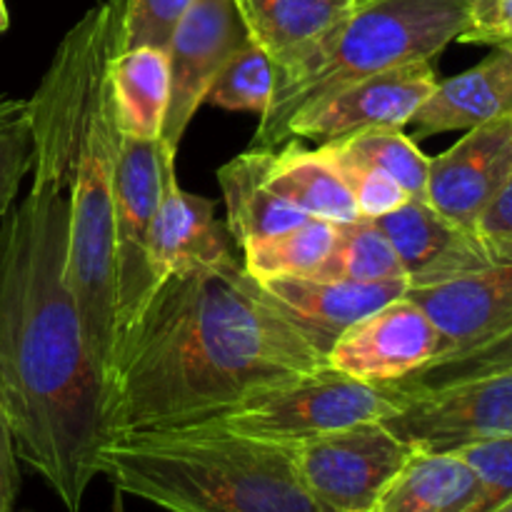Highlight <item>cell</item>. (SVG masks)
Segmentation results:
<instances>
[{
  "mask_svg": "<svg viewBox=\"0 0 512 512\" xmlns=\"http://www.w3.org/2000/svg\"><path fill=\"white\" fill-rule=\"evenodd\" d=\"M28 118L33 183L0 220V405L18 458L78 512L113 438L68 280L63 135L30 103Z\"/></svg>",
  "mask_w": 512,
  "mask_h": 512,
  "instance_id": "obj_1",
  "label": "cell"
},
{
  "mask_svg": "<svg viewBox=\"0 0 512 512\" xmlns=\"http://www.w3.org/2000/svg\"><path fill=\"white\" fill-rule=\"evenodd\" d=\"M323 365L328 358L275 313L235 255L178 270L120 343L110 438L215 423L255 390Z\"/></svg>",
  "mask_w": 512,
  "mask_h": 512,
  "instance_id": "obj_2",
  "label": "cell"
},
{
  "mask_svg": "<svg viewBox=\"0 0 512 512\" xmlns=\"http://www.w3.org/2000/svg\"><path fill=\"white\" fill-rule=\"evenodd\" d=\"M123 0H100L55 48L28 100L43 110L65 143L70 205L68 280L80 310L85 345L105 388L115 373V165L120 133L108 90V63L118 53Z\"/></svg>",
  "mask_w": 512,
  "mask_h": 512,
  "instance_id": "obj_3",
  "label": "cell"
},
{
  "mask_svg": "<svg viewBox=\"0 0 512 512\" xmlns=\"http://www.w3.org/2000/svg\"><path fill=\"white\" fill-rule=\"evenodd\" d=\"M100 475L168 512H325L305 490L293 445L220 425L110 440Z\"/></svg>",
  "mask_w": 512,
  "mask_h": 512,
  "instance_id": "obj_4",
  "label": "cell"
},
{
  "mask_svg": "<svg viewBox=\"0 0 512 512\" xmlns=\"http://www.w3.org/2000/svg\"><path fill=\"white\" fill-rule=\"evenodd\" d=\"M473 0H358L348 18L318 50L275 78L270 108L260 115L253 148L288 143V125L300 110L350 83L435 60L463 35Z\"/></svg>",
  "mask_w": 512,
  "mask_h": 512,
  "instance_id": "obj_5",
  "label": "cell"
},
{
  "mask_svg": "<svg viewBox=\"0 0 512 512\" xmlns=\"http://www.w3.org/2000/svg\"><path fill=\"white\" fill-rule=\"evenodd\" d=\"M443 338V355L475 348L512 325V233H465L405 290Z\"/></svg>",
  "mask_w": 512,
  "mask_h": 512,
  "instance_id": "obj_6",
  "label": "cell"
},
{
  "mask_svg": "<svg viewBox=\"0 0 512 512\" xmlns=\"http://www.w3.org/2000/svg\"><path fill=\"white\" fill-rule=\"evenodd\" d=\"M405 403L408 395L395 385L363 383L323 365L255 390L215 425L268 443L298 445L360 423H380Z\"/></svg>",
  "mask_w": 512,
  "mask_h": 512,
  "instance_id": "obj_7",
  "label": "cell"
},
{
  "mask_svg": "<svg viewBox=\"0 0 512 512\" xmlns=\"http://www.w3.org/2000/svg\"><path fill=\"white\" fill-rule=\"evenodd\" d=\"M160 198L158 140L120 135L115 165V228H113V290H115V358L125 335L135 328L155 293L153 220ZM115 375V373H113Z\"/></svg>",
  "mask_w": 512,
  "mask_h": 512,
  "instance_id": "obj_8",
  "label": "cell"
},
{
  "mask_svg": "<svg viewBox=\"0 0 512 512\" xmlns=\"http://www.w3.org/2000/svg\"><path fill=\"white\" fill-rule=\"evenodd\" d=\"M293 450L305 490L325 512H368L415 453L383 423L318 435L293 445Z\"/></svg>",
  "mask_w": 512,
  "mask_h": 512,
  "instance_id": "obj_9",
  "label": "cell"
},
{
  "mask_svg": "<svg viewBox=\"0 0 512 512\" xmlns=\"http://www.w3.org/2000/svg\"><path fill=\"white\" fill-rule=\"evenodd\" d=\"M380 423L423 453H458L505 438L512 435V370L408 395V403Z\"/></svg>",
  "mask_w": 512,
  "mask_h": 512,
  "instance_id": "obj_10",
  "label": "cell"
},
{
  "mask_svg": "<svg viewBox=\"0 0 512 512\" xmlns=\"http://www.w3.org/2000/svg\"><path fill=\"white\" fill-rule=\"evenodd\" d=\"M250 40L235 0H193L168 40L170 100L160 143L178 153L210 85Z\"/></svg>",
  "mask_w": 512,
  "mask_h": 512,
  "instance_id": "obj_11",
  "label": "cell"
},
{
  "mask_svg": "<svg viewBox=\"0 0 512 512\" xmlns=\"http://www.w3.org/2000/svg\"><path fill=\"white\" fill-rule=\"evenodd\" d=\"M435 85L433 60L370 75L300 110L290 120L288 140L310 138L328 143L368 128H405Z\"/></svg>",
  "mask_w": 512,
  "mask_h": 512,
  "instance_id": "obj_12",
  "label": "cell"
},
{
  "mask_svg": "<svg viewBox=\"0 0 512 512\" xmlns=\"http://www.w3.org/2000/svg\"><path fill=\"white\" fill-rule=\"evenodd\" d=\"M512 178V118L465 130L445 153L430 158L425 200L460 230L478 225Z\"/></svg>",
  "mask_w": 512,
  "mask_h": 512,
  "instance_id": "obj_13",
  "label": "cell"
},
{
  "mask_svg": "<svg viewBox=\"0 0 512 512\" xmlns=\"http://www.w3.org/2000/svg\"><path fill=\"white\" fill-rule=\"evenodd\" d=\"M443 350V338L418 303L403 295L350 325L328 353L330 368L363 383H395Z\"/></svg>",
  "mask_w": 512,
  "mask_h": 512,
  "instance_id": "obj_14",
  "label": "cell"
},
{
  "mask_svg": "<svg viewBox=\"0 0 512 512\" xmlns=\"http://www.w3.org/2000/svg\"><path fill=\"white\" fill-rule=\"evenodd\" d=\"M260 293L275 308L280 318L288 320L308 343H313L328 358L335 340L363 320L403 298L408 278L388 283H348V280L318 278H268L258 280Z\"/></svg>",
  "mask_w": 512,
  "mask_h": 512,
  "instance_id": "obj_15",
  "label": "cell"
},
{
  "mask_svg": "<svg viewBox=\"0 0 512 512\" xmlns=\"http://www.w3.org/2000/svg\"><path fill=\"white\" fill-rule=\"evenodd\" d=\"M160 145V198L153 220L155 288L178 270L213 265L233 258V238L225 223L215 220L213 200L195 195L178 183V153Z\"/></svg>",
  "mask_w": 512,
  "mask_h": 512,
  "instance_id": "obj_16",
  "label": "cell"
},
{
  "mask_svg": "<svg viewBox=\"0 0 512 512\" xmlns=\"http://www.w3.org/2000/svg\"><path fill=\"white\" fill-rule=\"evenodd\" d=\"M500 118H512V50L508 48H493L475 68L438 80L410 125L415 138H430Z\"/></svg>",
  "mask_w": 512,
  "mask_h": 512,
  "instance_id": "obj_17",
  "label": "cell"
},
{
  "mask_svg": "<svg viewBox=\"0 0 512 512\" xmlns=\"http://www.w3.org/2000/svg\"><path fill=\"white\" fill-rule=\"evenodd\" d=\"M358 0H235L250 40L278 75L298 68L343 23Z\"/></svg>",
  "mask_w": 512,
  "mask_h": 512,
  "instance_id": "obj_18",
  "label": "cell"
},
{
  "mask_svg": "<svg viewBox=\"0 0 512 512\" xmlns=\"http://www.w3.org/2000/svg\"><path fill=\"white\" fill-rule=\"evenodd\" d=\"M273 158L275 150L250 145L215 173L225 200V228L240 248L273 238L308 220V215L300 213L268 185Z\"/></svg>",
  "mask_w": 512,
  "mask_h": 512,
  "instance_id": "obj_19",
  "label": "cell"
},
{
  "mask_svg": "<svg viewBox=\"0 0 512 512\" xmlns=\"http://www.w3.org/2000/svg\"><path fill=\"white\" fill-rule=\"evenodd\" d=\"M108 90L118 133L160 140L170 100V63L165 48L120 50L108 63Z\"/></svg>",
  "mask_w": 512,
  "mask_h": 512,
  "instance_id": "obj_20",
  "label": "cell"
},
{
  "mask_svg": "<svg viewBox=\"0 0 512 512\" xmlns=\"http://www.w3.org/2000/svg\"><path fill=\"white\" fill-rule=\"evenodd\" d=\"M478 493V478L458 453L415 450L368 512H463Z\"/></svg>",
  "mask_w": 512,
  "mask_h": 512,
  "instance_id": "obj_21",
  "label": "cell"
},
{
  "mask_svg": "<svg viewBox=\"0 0 512 512\" xmlns=\"http://www.w3.org/2000/svg\"><path fill=\"white\" fill-rule=\"evenodd\" d=\"M268 185L308 218L328 220L335 225L360 218L338 165L325 153L323 145L308 150L295 143V138L288 140V145L275 153Z\"/></svg>",
  "mask_w": 512,
  "mask_h": 512,
  "instance_id": "obj_22",
  "label": "cell"
},
{
  "mask_svg": "<svg viewBox=\"0 0 512 512\" xmlns=\"http://www.w3.org/2000/svg\"><path fill=\"white\" fill-rule=\"evenodd\" d=\"M323 148L335 158L380 170L393 178L408 193V198L425 200L430 158L415 145L410 135L403 133V128L358 130L345 138L328 140Z\"/></svg>",
  "mask_w": 512,
  "mask_h": 512,
  "instance_id": "obj_23",
  "label": "cell"
},
{
  "mask_svg": "<svg viewBox=\"0 0 512 512\" xmlns=\"http://www.w3.org/2000/svg\"><path fill=\"white\" fill-rule=\"evenodd\" d=\"M310 278L348 283H388L408 278L398 253L375 220H350L335 225V240L325 263Z\"/></svg>",
  "mask_w": 512,
  "mask_h": 512,
  "instance_id": "obj_24",
  "label": "cell"
},
{
  "mask_svg": "<svg viewBox=\"0 0 512 512\" xmlns=\"http://www.w3.org/2000/svg\"><path fill=\"white\" fill-rule=\"evenodd\" d=\"M375 223L395 248L408 278L428 270L468 233L450 223L445 215H440L428 200L418 198L405 200L400 208L383 215Z\"/></svg>",
  "mask_w": 512,
  "mask_h": 512,
  "instance_id": "obj_25",
  "label": "cell"
},
{
  "mask_svg": "<svg viewBox=\"0 0 512 512\" xmlns=\"http://www.w3.org/2000/svg\"><path fill=\"white\" fill-rule=\"evenodd\" d=\"M335 240V223L303 220L295 228L243 248V268L255 280L310 278L325 263Z\"/></svg>",
  "mask_w": 512,
  "mask_h": 512,
  "instance_id": "obj_26",
  "label": "cell"
},
{
  "mask_svg": "<svg viewBox=\"0 0 512 512\" xmlns=\"http://www.w3.org/2000/svg\"><path fill=\"white\" fill-rule=\"evenodd\" d=\"M508 370H512V325L475 348L430 360L428 365L390 385H395L405 395H418L468 383V380L488 378V375L508 373Z\"/></svg>",
  "mask_w": 512,
  "mask_h": 512,
  "instance_id": "obj_27",
  "label": "cell"
},
{
  "mask_svg": "<svg viewBox=\"0 0 512 512\" xmlns=\"http://www.w3.org/2000/svg\"><path fill=\"white\" fill-rule=\"evenodd\" d=\"M273 93V63L258 43L248 40L213 80L208 95H205V103L223 110H235V113L263 115L270 108Z\"/></svg>",
  "mask_w": 512,
  "mask_h": 512,
  "instance_id": "obj_28",
  "label": "cell"
},
{
  "mask_svg": "<svg viewBox=\"0 0 512 512\" xmlns=\"http://www.w3.org/2000/svg\"><path fill=\"white\" fill-rule=\"evenodd\" d=\"M478 478V493L463 512H495L512 500V435L458 450Z\"/></svg>",
  "mask_w": 512,
  "mask_h": 512,
  "instance_id": "obj_29",
  "label": "cell"
},
{
  "mask_svg": "<svg viewBox=\"0 0 512 512\" xmlns=\"http://www.w3.org/2000/svg\"><path fill=\"white\" fill-rule=\"evenodd\" d=\"M193 0H123L118 53L130 48H168L173 28Z\"/></svg>",
  "mask_w": 512,
  "mask_h": 512,
  "instance_id": "obj_30",
  "label": "cell"
},
{
  "mask_svg": "<svg viewBox=\"0 0 512 512\" xmlns=\"http://www.w3.org/2000/svg\"><path fill=\"white\" fill-rule=\"evenodd\" d=\"M33 168V130L28 108L0 123V220L15 205L20 183Z\"/></svg>",
  "mask_w": 512,
  "mask_h": 512,
  "instance_id": "obj_31",
  "label": "cell"
},
{
  "mask_svg": "<svg viewBox=\"0 0 512 512\" xmlns=\"http://www.w3.org/2000/svg\"><path fill=\"white\" fill-rule=\"evenodd\" d=\"M325 153H328V150H325ZM328 155L335 160V165H338L340 175H343L345 185H348L350 195H353L360 218L378 220L383 218V215L393 213L395 208H400L405 200H410L408 193H405L393 178L380 173V170H373L368 168V165L360 163H350V160L343 158H335L333 153Z\"/></svg>",
  "mask_w": 512,
  "mask_h": 512,
  "instance_id": "obj_32",
  "label": "cell"
},
{
  "mask_svg": "<svg viewBox=\"0 0 512 512\" xmlns=\"http://www.w3.org/2000/svg\"><path fill=\"white\" fill-rule=\"evenodd\" d=\"M458 43L512 50V0H473Z\"/></svg>",
  "mask_w": 512,
  "mask_h": 512,
  "instance_id": "obj_33",
  "label": "cell"
},
{
  "mask_svg": "<svg viewBox=\"0 0 512 512\" xmlns=\"http://www.w3.org/2000/svg\"><path fill=\"white\" fill-rule=\"evenodd\" d=\"M18 495V453H15L13 433L0 405V512H13Z\"/></svg>",
  "mask_w": 512,
  "mask_h": 512,
  "instance_id": "obj_34",
  "label": "cell"
},
{
  "mask_svg": "<svg viewBox=\"0 0 512 512\" xmlns=\"http://www.w3.org/2000/svg\"><path fill=\"white\" fill-rule=\"evenodd\" d=\"M480 233H512V178L478 225Z\"/></svg>",
  "mask_w": 512,
  "mask_h": 512,
  "instance_id": "obj_35",
  "label": "cell"
},
{
  "mask_svg": "<svg viewBox=\"0 0 512 512\" xmlns=\"http://www.w3.org/2000/svg\"><path fill=\"white\" fill-rule=\"evenodd\" d=\"M28 108V100H18V98H0V123L8 118H13V115L23 113V110Z\"/></svg>",
  "mask_w": 512,
  "mask_h": 512,
  "instance_id": "obj_36",
  "label": "cell"
},
{
  "mask_svg": "<svg viewBox=\"0 0 512 512\" xmlns=\"http://www.w3.org/2000/svg\"><path fill=\"white\" fill-rule=\"evenodd\" d=\"M10 25V13H8V5H5V0H0V35L8 30Z\"/></svg>",
  "mask_w": 512,
  "mask_h": 512,
  "instance_id": "obj_37",
  "label": "cell"
},
{
  "mask_svg": "<svg viewBox=\"0 0 512 512\" xmlns=\"http://www.w3.org/2000/svg\"><path fill=\"white\" fill-rule=\"evenodd\" d=\"M110 512H125V508H123V493H120V490H115L113 508H110Z\"/></svg>",
  "mask_w": 512,
  "mask_h": 512,
  "instance_id": "obj_38",
  "label": "cell"
},
{
  "mask_svg": "<svg viewBox=\"0 0 512 512\" xmlns=\"http://www.w3.org/2000/svg\"><path fill=\"white\" fill-rule=\"evenodd\" d=\"M495 512H512V500H510V503H505L503 508H498V510H495Z\"/></svg>",
  "mask_w": 512,
  "mask_h": 512,
  "instance_id": "obj_39",
  "label": "cell"
}]
</instances>
